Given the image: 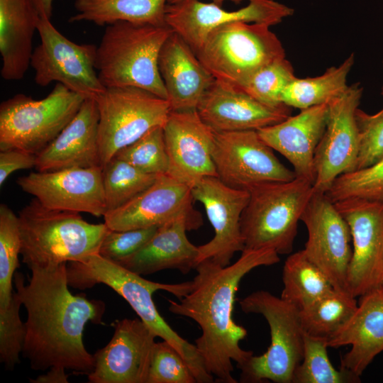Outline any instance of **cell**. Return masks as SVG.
<instances>
[{
  "mask_svg": "<svg viewBox=\"0 0 383 383\" xmlns=\"http://www.w3.org/2000/svg\"><path fill=\"white\" fill-rule=\"evenodd\" d=\"M192 188L167 174L158 175L147 189L123 206L107 212L104 223L110 230L160 227L184 219L192 230L203 224L201 213L193 206Z\"/></svg>",
  "mask_w": 383,
  "mask_h": 383,
  "instance_id": "2e32d148",
  "label": "cell"
},
{
  "mask_svg": "<svg viewBox=\"0 0 383 383\" xmlns=\"http://www.w3.org/2000/svg\"><path fill=\"white\" fill-rule=\"evenodd\" d=\"M99 118L96 101L85 99L73 119L37 155L36 170L50 172L70 168L102 167Z\"/></svg>",
  "mask_w": 383,
  "mask_h": 383,
  "instance_id": "cb8c5ba5",
  "label": "cell"
},
{
  "mask_svg": "<svg viewBox=\"0 0 383 383\" xmlns=\"http://www.w3.org/2000/svg\"><path fill=\"white\" fill-rule=\"evenodd\" d=\"M69 286L86 289L96 284H104L121 296L139 318L157 337L171 344L182 356L192 370L196 382L211 383L214 377L206 370L195 345L189 343L172 329L160 315L152 299V294L164 290L178 299L185 296L192 287V282L162 284L147 280L99 253L67 264Z\"/></svg>",
  "mask_w": 383,
  "mask_h": 383,
  "instance_id": "3957f363",
  "label": "cell"
},
{
  "mask_svg": "<svg viewBox=\"0 0 383 383\" xmlns=\"http://www.w3.org/2000/svg\"><path fill=\"white\" fill-rule=\"evenodd\" d=\"M21 305L19 295L13 291L9 305L0 308V360L9 370L19 362L24 345L26 328L20 318Z\"/></svg>",
  "mask_w": 383,
  "mask_h": 383,
  "instance_id": "f35d334b",
  "label": "cell"
},
{
  "mask_svg": "<svg viewBox=\"0 0 383 383\" xmlns=\"http://www.w3.org/2000/svg\"><path fill=\"white\" fill-rule=\"evenodd\" d=\"M326 194L333 203L350 198L383 201V157L370 167L340 175Z\"/></svg>",
  "mask_w": 383,
  "mask_h": 383,
  "instance_id": "74e56055",
  "label": "cell"
},
{
  "mask_svg": "<svg viewBox=\"0 0 383 383\" xmlns=\"http://www.w3.org/2000/svg\"><path fill=\"white\" fill-rule=\"evenodd\" d=\"M196 111L215 132L254 130L278 123L291 116V107L270 106L238 87L215 79Z\"/></svg>",
  "mask_w": 383,
  "mask_h": 383,
  "instance_id": "7402d4cb",
  "label": "cell"
},
{
  "mask_svg": "<svg viewBox=\"0 0 383 383\" xmlns=\"http://www.w3.org/2000/svg\"><path fill=\"white\" fill-rule=\"evenodd\" d=\"M356 297L333 289L299 311L304 333L328 340L350 321L357 308Z\"/></svg>",
  "mask_w": 383,
  "mask_h": 383,
  "instance_id": "1f68e13d",
  "label": "cell"
},
{
  "mask_svg": "<svg viewBox=\"0 0 383 383\" xmlns=\"http://www.w3.org/2000/svg\"><path fill=\"white\" fill-rule=\"evenodd\" d=\"M19 187L49 209L104 216L107 212L102 167L33 172L17 179Z\"/></svg>",
  "mask_w": 383,
  "mask_h": 383,
  "instance_id": "d6986e66",
  "label": "cell"
},
{
  "mask_svg": "<svg viewBox=\"0 0 383 383\" xmlns=\"http://www.w3.org/2000/svg\"><path fill=\"white\" fill-rule=\"evenodd\" d=\"M86 99L60 83L45 98L18 94L0 105V150L38 155L66 127Z\"/></svg>",
  "mask_w": 383,
  "mask_h": 383,
  "instance_id": "9c48e42d",
  "label": "cell"
},
{
  "mask_svg": "<svg viewBox=\"0 0 383 383\" xmlns=\"http://www.w3.org/2000/svg\"><path fill=\"white\" fill-rule=\"evenodd\" d=\"M239 304L244 313L261 314L265 318L271 337L265 353L252 355L238 366L241 371L240 382L292 383L294 372L304 354V331L300 310L265 290L250 294Z\"/></svg>",
  "mask_w": 383,
  "mask_h": 383,
  "instance_id": "52a82bcc",
  "label": "cell"
},
{
  "mask_svg": "<svg viewBox=\"0 0 383 383\" xmlns=\"http://www.w3.org/2000/svg\"><path fill=\"white\" fill-rule=\"evenodd\" d=\"M328 340L304 333V354L296 368L292 383H357L360 377L340 368L335 369L328 355Z\"/></svg>",
  "mask_w": 383,
  "mask_h": 383,
  "instance_id": "836d02e7",
  "label": "cell"
},
{
  "mask_svg": "<svg viewBox=\"0 0 383 383\" xmlns=\"http://www.w3.org/2000/svg\"><path fill=\"white\" fill-rule=\"evenodd\" d=\"M249 4L237 11H228L214 3L199 0H179L168 3L165 21L195 52L207 35L214 28L232 22L243 21L269 26L292 16L294 10L274 0H248Z\"/></svg>",
  "mask_w": 383,
  "mask_h": 383,
  "instance_id": "e0dca14e",
  "label": "cell"
},
{
  "mask_svg": "<svg viewBox=\"0 0 383 383\" xmlns=\"http://www.w3.org/2000/svg\"><path fill=\"white\" fill-rule=\"evenodd\" d=\"M240 218L245 249H272L279 255L292 251L298 222L313 193V184L296 177L250 188Z\"/></svg>",
  "mask_w": 383,
  "mask_h": 383,
  "instance_id": "8992f818",
  "label": "cell"
},
{
  "mask_svg": "<svg viewBox=\"0 0 383 383\" xmlns=\"http://www.w3.org/2000/svg\"><path fill=\"white\" fill-rule=\"evenodd\" d=\"M163 131L167 174L191 188L204 177H217L212 158L215 133L196 111H171Z\"/></svg>",
  "mask_w": 383,
  "mask_h": 383,
  "instance_id": "44dd1931",
  "label": "cell"
},
{
  "mask_svg": "<svg viewBox=\"0 0 383 383\" xmlns=\"http://www.w3.org/2000/svg\"><path fill=\"white\" fill-rule=\"evenodd\" d=\"M169 0H75L76 13L69 21H89L99 26L118 21L167 26Z\"/></svg>",
  "mask_w": 383,
  "mask_h": 383,
  "instance_id": "f1b7e54d",
  "label": "cell"
},
{
  "mask_svg": "<svg viewBox=\"0 0 383 383\" xmlns=\"http://www.w3.org/2000/svg\"><path fill=\"white\" fill-rule=\"evenodd\" d=\"M296 77L294 68L286 58L277 60L257 71L247 82L235 86L258 101L279 106L283 91Z\"/></svg>",
  "mask_w": 383,
  "mask_h": 383,
  "instance_id": "8d00e7d4",
  "label": "cell"
},
{
  "mask_svg": "<svg viewBox=\"0 0 383 383\" xmlns=\"http://www.w3.org/2000/svg\"><path fill=\"white\" fill-rule=\"evenodd\" d=\"M347 221L353 252L346 291L361 296L379 285L383 270V201L350 198L334 203Z\"/></svg>",
  "mask_w": 383,
  "mask_h": 383,
  "instance_id": "4fadbf2b",
  "label": "cell"
},
{
  "mask_svg": "<svg viewBox=\"0 0 383 383\" xmlns=\"http://www.w3.org/2000/svg\"><path fill=\"white\" fill-rule=\"evenodd\" d=\"M214 133L212 158L217 177L226 185L248 191L258 184L288 182L296 177L257 131Z\"/></svg>",
  "mask_w": 383,
  "mask_h": 383,
  "instance_id": "7c38bea8",
  "label": "cell"
},
{
  "mask_svg": "<svg viewBox=\"0 0 383 383\" xmlns=\"http://www.w3.org/2000/svg\"><path fill=\"white\" fill-rule=\"evenodd\" d=\"M192 194L194 201L204 206L214 231L210 241L198 246L197 262L210 260L226 267L235 252L245 249L240 218L250 192L231 188L217 177H206L192 188Z\"/></svg>",
  "mask_w": 383,
  "mask_h": 383,
  "instance_id": "ac0fdd59",
  "label": "cell"
},
{
  "mask_svg": "<svg viewBox=\"0 0 383 383\" xmlns=\"http://www.w3.org/2000/svg\"><path fill=\"white\" fill-rule=\"evenodd\" d=\"M360 297L350 321L328 340L331 348L351 345L341 359L340 368L359 377L383 351V289L378 287Z\"/></svg>",
  "mask_w": 383,
  "mask_h": 383,
  "instance_id": "484cf974",
  "label": "cell"
},
{
  "mask_svg": "<svg viewBox=\"0 0 383 383\" xmlns=\"http://www.w3.org/2000/svg\"><path fill=\"white\" fill-rule=\"evenodd\" d=\"M21 240L18 216L6 204L0 205V308L11 301L12 279L19 266Z\"/></svg>",
  "mask_w": 383,
  "mask_h": 383,
  "instance_id": "e575fe53",
  "label": "cell"
},
{
  "mask_svg": "<svg viewBox=\"0 0 383 383\" xmlns=\"http://www.w3.org/2000/svg\"><path fill=\"white\" fill-rule=\"evenodd\" d=\"M269 26L235 21L212 30L195 54L215 79L233 86L247 82L285 52Z\"/></svg>",
  "mask_w": 383,
  "mask_h": 383,
  "instance_id": "ba28073f",
  "label": "cell"
},
{
  "mask_svg": "<svg viewBox=\"0 0 383 383\" xmlns=\"http://www.w3.org/2000/svg\"><path fill=\"white\" fill-rule=\"evenodd\" d=\"M379 287H381L383 289V270H382V277H381V279H380Z\"/></svg>",
  "mask_w": 383,
  "mask_h": 383,
  "instance_id": "7dc6e473",
  "label": "cell"
},
{
  "mask_svg": "<svg viewBox=\"0 0 383 383\" xmlns=\"http://www.w3.org/2000/svg\"><path fill=\"white\" fill-rule=\"evenodd\" d=\"M53 1L54 0H42L45 11L50 18L52 16Z\"/></svg>",
  "mask_w": 383,
  "mask_h": 383,
  "instance_id": "f6af8a7d",
  "label": "cell"
},
{
  "mask_svg": "<svg viewBox=\"0 0 383 383\" xmlns=\"http://www.w3.org/2000/svg\"><path fill=\"white\" fill-rule=\"evenodd\" d=\"M21 255L29 269L80 261L99 250L109 231L78 212L49 209L33 199L18 214Z\"/></svg>",
  "mask_w": 383,
  "mask_h": 383,
  "instance_id": "277c9868",
  "label": "cell"
},
{
  "mask_svg": "<svg viewBox=\"0 0 383 383\" xmlns=\"http://www.w3.org/2000/svg\"><path fill=\"white\" fill-rule=\"evenodd\" d=\"M272 249H244L240 257L226 267L210 260L199 262L192 290L179 302L169 299L168 310L189 318L199 326L201 334L195 346L208 372L222 383H236L232 362L240 365L253 355L240 346L248 332L233 318L235 294L243 277L253 269L279 262Z\"/></svg>",
  "mask_w": 383,
  "mask_h": 383,
  "instance_id": "7a4b0ae2",
  "label": "cell"
},
{
  "mask_svg": "<svg viewBox=\"0 0 383 383\" xmlns=\"http://www.w3.org/2000/svg\"><path fill=\"white\" fill-rule=\"evenodd\" d=\"M140 318L117 321L109 343L94 355L91 383H147L155 338Z\"/></svg>",
  "mask_w": 383,
  "mask_h": 383,
  "instance_id": "ffe728a7",
  "label": "cell"
},
{
  "mask_svg": "<svg viewBox=\"0 0 383 383\" xmlns=\"http://www.w3.org/2000/svg\"><path fill=\"white\" fill-rule=\"evenodd\" d=\"M362 92L360 84L354 83L328 103L326 130L314 157L315 192L326 193L338 177L357 169L360 137L355 112Z\"/></svg>",
  "mask_w": 383,
  "mask_h": 383,
  "instance_id": "5bb4252c",
  "label": "cell"
},
{
  "mask_svg": "<svg viewBox=\"0 0 383 383\" xmlns=\"http://www.w3.org/2000/svg\"><path fill=\"white\" fill-rule=\"evenodd\" d=\"M179 1V0H169L168 3H172V2H175V1ZM213 1V3L217 4V5H219V6H221L223 4V3L226 1H232L235 4H239L240 3L241 1H244V0H211Z\"/></svg>",
  "mask_w": 383,
  "mask_h": 383,
  "instance_id": "bcb514c9",
  "label": "cell"
},
{
  "mask_svg": "<svg viewBox=\"0 0 383 383\" xmlns=\"http://www.w3.org/2000/svg\"><path fill=\"white\" fill-rule=\"evenodd\" d=\"M185 360L168 342L155 343L147 383H195Z\"/></svg>",
  "mask_w": 383,
  "mask_h": 383,
  "instance_id": "ab89813d",
  "label": "cell"
},
{
  "mask_svg": "<svg viewBox=\"0 0 383 383\" xmlns=\"http://www.w3.org/2000/svg\"><path fill=\"white\" fill-rule=\"evenodd\" d=\"M192 230L184 219L164 224L139 250L118 264L140 275L166 269L188 274L198 265V246L192 244L186 234Z\"/></svg>",
  "mask_w": 383,
  "mask_h": 383,
  "instance_id": "4316f807",
  "label": "cell"
},
{
  "mask_svg": "<svg viewBox=\"0 0 383 383\" xmlns=\"http://www.w3.org/2000/svg\"><path fill=\"white\" fill-rule=\"evenodd\" d=\"M301 221L308 231L305 255L326 275L334 289L346 291L353 252L347 221L326 193L314 190Z\"/></svg>",
  "mask_w": 383,
  "mask_h": 383,
  "instance_id": "9a60e30c",
  "label": "cell"
},
{
  "mask_svg": "<svg viewBox=\"0 0 383 383\" xmlns=\"http://www.w3.org/2000/svg\"><path fill=\"white\" fill-rule=\"evenodd\" d=\"M171 111H196L215 81L190 46L172 32L163 44L158 59Z\"/></svg>",
  "mask_w": 383,
  "mask_h": 383,
  "instance_id": "d4e9b609",
  "label": "cell"
},
{
  "mask_svg": "<svg viewBox=\"0 0 383 383\" xmlns=\"http://www.w3.org/2000/svg\"><path fill=\"white\" fill-rule=\"evenodd\" d=\"M158 227L114 231L109 229L99 254L118 263L139 250L155 233Z\"/></svg>",
  "mask_w": 383,
  "mask_h": 383,
  "instance_id": "b9f144b4",
  "label": "cell"
},
{
  "mask_svg": "<svg viewBox=\"0 0 383 383\" xmlns=\"http://www.w3.org/2000/svg\"><path fill=\"white\" fill-rule=\"evenodd\" d=\"M94 100L102 167L150 129L164 127L171 111L167 99L135 87H106Z\"/></svg>",
  "mask_w": 383,
  "mask_h": 383,
  "instance_id": "8fae6325",
  "label": "cell"
},
{
  "mask_svg": "<svg viewBox=\"0 0 383 383\" xmlns=\"http://www.w3.org/2000/svg\"><path fill=\"white\" fill-rule=\"evenodd\" d=\"M30 382L35 383L68 382L65 369L55 367L50 368L49 371L45 374L40 375L35 379H31Z\"/></svg>",
  "mask_w": 383,
  "mask_h": 383,
  "instance_id": "ee69618b",
  "label": "cell"
},
{
  "mask_svg": "<svg viewBox=\"0 0 383 383\" xmlns=\"http://www.w3.org/2000/svg\"><path fill=\"white\" fill-rule=\"evenodd\" d=\"M113 157L148 174H167L169 160L163 127L150 129L135 142L119 150Z\"/></svg>",
  "mask_w": 383,
  "mask_h": 383,
  "instance_id": "d590c367",
  "label": "cell"
},
{
  "mask_svg": "<svg viewBox=\"0 0 383 383\" xmlns=\"http://www.w3.org/2000/svg\"><path fill=\"white\" fill-rule=\"evenodd\" d=\"M35 0H0L1 77L19 80L30 66L33 34L37 30Z\"/></svg>",
  "mask_w": 383,
  "mask_h": 383,
  "instance_id": "83f0119b",
  "label": "cell"
},
{
  "mask_svg": "<svg viewBox=\"0 0 383 383\" xmlns=\"http://www.w3.org/2000/svg\"><path fill=\"white\" fill-rule=\"evenodd\" d=\"M157 177L113 157L102 167V182L107 212L116 210L135 198L150 187Z\"/></svg>",
  "mask_w": 383,
  "mask_h": 383,
  "instance_id": "d6a6232c",
  "label": "cell"
},
{
  "mask_svg": "<svg viewBox=\"0 0 383 383\" xmlns=\"http://www.w3.org/2000/svg\"><path fill=\"white\" fill-rule=\"evenodd\" d=\"M35 2L38 12L37 31L40 38L30 62L35 72V82L45 87L56 82L86 99H95L106 89L95 68L97 47L69 40L52 25L42 0Z\"/></svg>",
  "mask_w": 383,
  "mask_h": 383,
  "instance_id": "30bf717a",
  "label": "cell"
},
{
  "mask_svg": "<svg viewBox=\"0 0 383 383\" xmlns=\"http://www.w3.org/2000/svg\"><path fill=\"white\" fill-rule=\"evenodd\" d=\"M67 264L30 269L27 284L15 272L16 291L28 314L22 353L32 370L62 367L88 375L94 357L84 347L83 331L89 321L101 323L105 304L70 292Z\"/></svg>",
  "mask_w": 383,
  "mask_h": 383,
  "instance_id": "6da1fadb",
  "label": "cell"
},
{
  "mask_svg": "<svg viewBox=\"0 0 383 383\" xmlns=\"http://www.w3.org/2000/svg\"><path fill=\"white\" fill-rule=\"evenodd\" d=\"M381 94L383 96V87H382V90H381Z\"/></svg>",
  "mask_w": 383,
  "mask_h": 383,
  "instance_id": "c3c4849f",
  "label": "cell"
},
{
  "mask_svg": "<svg viewBox=\"0 0 383 383\" xmlns=\"http://www.w3.org/2000/svg\"><path fill=\"white\" fill-rule=\"evenodd\" d=\"M169 26L118 21L106 26L96 48L95 68L105 87H139L167 100L158 59L172 33Z\"/></svg>",
  "mask_w": 383,
  "mask_h": 383,
  "instance_id": "5b68a950",
  "label": "cell"
},
{
  "mask_svg": "<svg viewBox=\"0 0 383 383\" xmlns=\"http://www.w3.org/2000/svg\"><path fill=\"white\" fill-rule=\"evenodd\" d=\"M282 282L280 297L299 310L334 289L326 275L303 250L290 255L285 260Z\"/></svg>",
  "mask_w": 383,
  "mask_h": 383,
  "instance_id": "4dcf8cb0",
  "label": "cell"
},
{
  "mask_svg": "<svg viewBox=\"0 0 383 383\" xmlns=\"http://www.w3.org/2000/svg\"><path fill=\"white\" fill-rule=\"evenodd\" d=\"M355 120L360 137L357 169L370 167L383 157V108L374 114L357 109Z\"/></svg>",
  "mask_w": 383,
  "mask_h": 383,
  "instance_id": "60d3db41",
  "label": "cell"
},
{
  "mask_svg": "<svg viewBox=\"0 0 383 383\" xmlns=\"http://www.w3.org/2000/svg\"><path fill=\"white\" fill-rule=\"evenodd\" d=\"M354 62L352 53L340 65L328 68L320 76L296 77L283 91L282 103L301 110L329 103L348 89L347 79Z\"/></svg>",
  "mask_w": 383,
  "mask_h": 383,
  "instance_id": "f546056e",
  "label": "cell"
},
{
  "mask_svg": "<svg viewBox=\"0 0 383 383\" xmlns=\"http://www.w3.org/2000/svg\"><path fill=\"white\" fill-rule=\"evenodd\" d=\"M328 116V103L301 110L294 116L257 130L262 140L292 165L296 177L313 184L315 153Z\"/></svg>",
  "mask_w": 383,
  "mask_h": 383,
  "instance_id": "603a6c76",
  "label": "cell"
},
{
  "mask_svg": "<svg viewBox=\"0 0 383 383\" xmlns=\"http://www.w3.org/2000/svg\"><path fill=\"white\" fill-rule=\"evenodd\" d=\"M37 155L19 149L0 150V185L15 171L35 167Z\"/></svg>",
  "mask_w": 383,
  "mask_h": 383,
  "instance_id": "7bdbcfd3",
  "label": "cell"
}]
</instances>
